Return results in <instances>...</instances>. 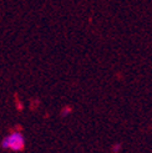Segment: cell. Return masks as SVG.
Returning a JSON list of instances; mask_svg holds the SVG:
<instances>
[{
    "mask_svg": "<svg viewBox=\"0 0 152 153\" xmlns=\"http://www.w3.org/2000/svg\"><path fill=\"white\" fill-rule=\"evenodd\" d=\"M24 146H25V138H24V134L20 131H14L9 133L1 141V147L4 149H10L14 152L21 151L24 148Z\"/></svg>",
    "mask_w": 152,
    "mask_h": 153,
    "instance_id": "obj_1",
    "label": "cell"
},
{
    "mask_svg": "<svg viewBox=\"0 0 152 153\" xmlns=\"http://www.w3.org/2000/svg\"><path fill=\"white\" fill-rule=\"evenodd\" d=\"M70 111H71L70 107H65V108L63 110V112H61V116H67V114L70 113Z\"/></svg>",
    "mask_w": 152,
    "mask_h": 153,
    "instance_id": "obj_2",
    "label": "cell"
},
{
    "mask_svg": "<svg viewBox=\"0 0 152 153\" xmlns=\"http://www.w3.org/2000/svg\"><path fill=\"white\" fill-rule=\"evenodd\" d=\"M120 149H121V144H120V143L115 144V146L112 147V151H113V153H118V152H120Z\"/></svg>",
    "mask_w": 152,
    "mask_h": 153,
    "instance_id": "obj_3",
    "label": "cell"
}]
</instances>
